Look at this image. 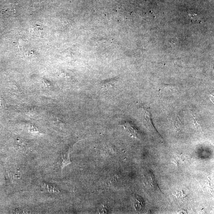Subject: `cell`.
Masks as SVG:
<instances>
[{
	"mask_svg": "<svg viewBox=\"0 0 214 214\" xmlns=\"http://www.w3.org/2000/svg\"><path fill=\"white\" fill-rule=\"evenodd\" d=\"M70 149H69L67 151L63 152L60 155V159L57 162V165L61 171H62L64 167L71 163L70 160Z\"/></svg>",
	"mask_w": 214,
	"mask_h": 214,
	"instance_id": "6da1fadb",
	"label": "cell"
},
{
	"mask_svg": "<svg viewBox=\"0 0 214 214\" xmlns=\"http://www.w3.org/2000/svg\"><path fill=\"white\" fill-rule=\"evenodd\" d=\"M41 188L42 190L46 192L49 193H58L60 192V191L54 185L42 182L41 183Z\"/></svg>",
	"mask_w": 214,
	"mask_h": 214,
	"instance_id": "7a4b0ae2",
	"label": "cell"
},
{
	"mask_svg": "<svg viewBox=\"0 0 214 214\" xmlns=\"http://www.w3.org/2000/svg\"><path fill=\"white\" fill-rule=\"evenodd\" d=\"M123 127L129 133L132 137L140 138V135L139 131L131 123L129 122H126L123 124Z\"/></svg>",
	"mask_w": 214,
	"mask_h": 214,
	"instance_id": "3957f363",
	"label": "cell"
},
{
	"mask_svg": "<svg viewBox=\"0 0 214 214\" xmlns=\"http://www.w3.org/2000/svg\"><path fill=\"white\" fill-rule=\"evenodd\" d=\"M134 199H135V202H134V207L137 210L141 211L143 209L144 206H145L143 200L141 197L137 195H135L134 196Z\"/></svg>",
	"mask_w": 214,
	"mask_h": 214,
	"instance_id": "277c9868",
	"label": "cell"
},
{
	"mask_svg": "<svg viewBox=\"0 0 214 214\" xmlns=\"http://www.w3.org/2000/svg\"><path fill=\"white\" fill-rule=\"evenodd\" d=\"M144 119H145V121L148 123V125L149 127L150 130H152V131L154 132H156V130L155 129L154 126L153 125V123H152L150 112L149 111H145Z\"/></svg>",
	"mask_w": 214,
	"mask_h": 214,
	"instance_id": "5b68a950",
	"label": "cell"
},
{
	"mask_svg": "<svg viewBox=\"0 0 214 214\" xmlns=\"http://www.w3.org/2000/svg\"><path fill=\"white\" fill-rule=\"evenodd\" d=\"M98 211V212H99V213H108V209H107L106 204H102V205H101V206L99 208Z\"/></svg>",
	"mask_w": 214,
	"mask_h": 214,
	"instance_id": "8992f818",
	"label": "cell"
},
{
	"mask_svg": "<svg viewBox=\"0 0 214 214\" xmlns=\"http://www.w3.org/2000/svg\"><path fill=\"white\" fill-rule=\"evenodd\" d=\"M192 117L193 124L194 125L195 127H196V129H201V125H200L199 122L197 120V119L195 118L194 117H193V116Z\"/></svg>",
	"mask_w": 214,
	"mask_h": 214,
	"instance_id": "52a82bcc",
	"label": "cell"
}]
</instances>
